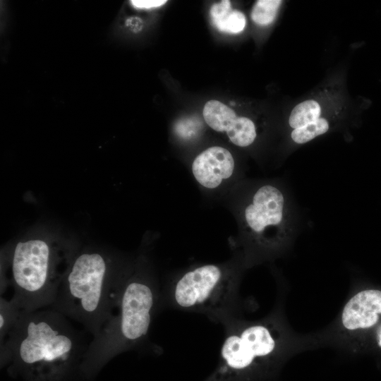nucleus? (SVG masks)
I'll return each instance as SVG.
<instances>
[{"label": "nucleus", "instance_id": "nucleus-10", "mask_svg": "<svg viewBox=\"0 0 381 381\" xmlns=\"http://www.w3.org/2000/svg\"><path fill=\"white\" fill-rule=\"evenodd\" d=\"M210 13L212 24L219 31L238 33L245 28L244 14L238 10H233L230 1L224 0L214 4Z\"/></svg>", "mask_w": 381, "mask_h": 381}, {"label": "nucleus", "instance_id": "nucleus-17", "mask_svg": "<svg viewBox=\"0 0 381 381\" xmlns=\"http://www.w3.org/2000/svg\"><path fill=\"white\" fill-rule=\"evenodd\" d=\"M174 128L176 135L179 139L190 141L200 135L203 129V124L202 121L190 117L177 121Z\"/></svg>", "mask_w": 381, "mask_h": 381}, {"label": "nucleus", "instance_id": "nucleus-19", "mask_svg": "<svg viewBox=\"0 0 381 381\" xmlns=\"http://www.w3.org/2000/svg\"><path fill=\"white\" fill-rule=\"evenodd\" d=\"M379 343H380V345L381 346V331L380 332V334H379Z\"/></svg>", "mask_w": 381, "mask_h": 381}, {"label": "nucleus", "instance_id": "nucleus-12", "mask_svg": "<svg viewBox=\"0 0 381 381\" xmlns=\"http://www.w3.org/2000/svg\"><path fill=\"white\" fill-rule=\"evenodd\" d=\"M226 134L233 144L245 147L253 143L257 137V131L252 120L245 116H238Z\"/></svg>", "mask_w": 381, "mask_h": 381}, {"label": "nucleus", "instance_id": "nucleus-4", "mask_svg": "<svg viewBox=\"0 0 381 381\" xmlns=\"http://www.w3.org/2000/svg\"><path fill=\"white\" fill-rule=\"evenodd\" d=\"M239 274L231 262L205 264L175 278L161 293L162 306L201 313L222 325L236 318Z\"/></svg>", "mask_w": 381, "mask_h": 381}, {"label": "nucleus", "instance_id": "nucleus-13", "mask_svg": "<svg viewBox=\"0 0 381 381\" xmlns=\"http://www.w3.org/2000/svg\"><path fill=\"white\" fill-rule=\"evenodd\" d=\"M320 104L313 99H308L297 104L291 111L289 124L292 130L302 128L320 118Z\"/></svg>", "mask_w": 381, "mask_h": 381}, {"label": "nucleus", "instance_id": "nucleus-2", "mask_svg": "<svg viewBox=\"0 0 381 381\" xmlns=\"http://www.w3.org/2000/svg\"><path fill=\"white\" fill-rule=\"evenodd\" d=\"M161 293L144 272L127 277L111 317L89 343L79 368L80 377L92 379L114 357L145 343L160 309Z\"/></svg>", "mask_w": 381, "mask_h": 381}, {"label": "nucleus", "instance_id": "nucleus-14", "mask_svg": "<svg viewBox=\"0 0 381 381\" xmlns=\"http://www.w3.org/2000/svg\"><path fill=\"white\" fill-rule=\"evenodd\" d=\"M22 312L10 299H0V344H2Z\"/></svg>", "mask_w": 381, "mask_h": 381}, {"label": "nucleus", "instance_id": "nucleus-18", "mask_svg": "<svg viewBox=\"0 0 381 381\" xmlns=\"http://www.w3.org/2000/svg\"><path fill=\"white\" fill-rule=\"evenodd\" d=\"M166 0H132L131 4L136 8L148 9L164 5Z\"/></svg>", "mask_w": 381, "mask_h": 381}, {"label": "nucleus", "instance_id": "nucleus-8", "mask_svg": "<svg viewBox=\"0 0 381 381\" xmlns=\"http://www.w3.org/2000/svg\"><path fill=\"white\" fill-rule=\"evenodd\" d=\"M235 160L231 153L220 146L208 147L195 157L192 174L198 184L208 190L221 186L234 174Z\"/></svg>", "mask_w": 381, "mask_h": 381}, {"label": "nucleus", "instance_id": "nucleus-16", "mask_svg": "<svg viewBox=\"0 0 381 381\" xmlns=\"http://www.w3.org/2000/svg\"><path fill=\"white\" fill-rule=\"evenodd\" d=\"M280 0H258L255 4L251 18L257 24L267 25L275 18L279 6Z\"/></svg>", "mask_w": 381, "mask_h": 381}, {"label": "nucleus", "instance_id": "nucleus-15", "mask_svg": "<svg viewBox=\"0 0 381 381\" xmlns=\"http://www.w3.org/2000/svg\"><path fill=\"white\" fill-rule=\"evenodd\" d=\"M329 124L328 121L320 117L317 121L302 128L292 130L291 138L296 144L306 143L316 137L323 135L328 131Z\"/></svg>", "mask_w": 381, "mask_h": 381}, {"label": "nucleus", "instance_id": "nucleus-11", "mask_svg": "<svg viewBox=\"0 0 381 381\" xmlns=\"http://www.w3.org/2000/svg\"><path fill=\"white\" fill-rule=\"evenodd\" d=\"M202 115L207 124L219 133H226L238 117L234 110L214 99L205 104Z\"/></svg>", "mask_w": 381, "mask_h": 381}, {"label": "nucleus", "instance_id": "nucleus-3", "mask_svg": "<svg viewBox=\"0 0 381 381\" xmlns=\"http://www.w3.org/2000/svg\"><path fill=\"white\" fill-rule=\"evenodd\" d=\"M106 255L98 251L75 256L49 307L81 325L95 336L111 317L128 276L114 274Z\"/></svg>", "mask_w": 381, "mask_h": 381}, {"label": "nucleus", "instance_id": "nucleus-9", "mask_svg": "<svg viewBox=\"0 0 381 381\" xmlns=\"http://www.w3.org/2000/svg\"><path fill=\"white\" fill-rule=\"evenodd\" d=\"M381 314V291L369 289L358 292L345 305L341 322L349 330L375 325Z\"/></svg>", "mask_w": 381, "mask_h": 381}, {"label": "nucleus", "instance_id": "nucleus-6", "mask_svg": "<svg viewBox=\"0 0 381 381\" xmlns=\"http://www.w3.org/2000/svg\"><path fill=\"white\" fill-rule=\"evenodd\" d=\"M243 232L251 243L275 250L297 231V217L287 190L276 183H264L247 195L240 212Z\"/></svg>", "mask_w": 381, "mask_h": 381}, {"label": "nucleus", "instance_id": "nucleus-7", "mask_svg": "<svg viewBox=\"0 0 381 381\" xmlns=\"http://www.w3.org/2000/svg\"><path fill=\"white\" fill-rule=\"evenodd\" d=\"M222 325L224 338L219 372L222 376L246 370L257 359L271 357L277 350V331L272 323L246 324L236 317Z\"/></svg>", "mask_w": 381, "mask_h": 381}, {"label": "nucleus", "instance_id": "nucleus-1", "mask_svg": "<svg viewBox=\"0 0 381 381\" xmlns=\"http://www.w3.org/2000/svg\"><path fill=\"white\" fill-rule=\"evenodd\" d=\"M90 342L53 308L22 312L0 344L1 365L23 381H70Z\"/></svg>", "mask_w": 381, "mask_h": 381}, {"label": "nucleus", "instance_id": "nucleus-5", "mask_svg": "<svg viewBox=\"0 0 381 381\" xmlns=\"http://www.w3.org/2000/svg\"><path fill=\"white\" fill-rule=\"evenodd\" d=\"M57 250L43 239L18 242L11 258L10 299L20 312L50 307L54 303L63 276L57 273Z\"/></svg>", "mask_w": 381, "mask_h": 381}]
</instances>
